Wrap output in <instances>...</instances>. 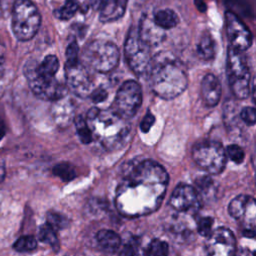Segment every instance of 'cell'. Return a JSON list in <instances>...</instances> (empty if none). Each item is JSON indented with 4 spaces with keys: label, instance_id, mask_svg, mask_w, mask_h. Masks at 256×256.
<instances>
[{
    "label": "cell",
    "instance_id": "6da1fadb",
    "mask_svg": "<svg viewBox=\"0 0 256 256\" xmlns=\"http://www.w3.org/2000/svg\"><path fill=\"white\" fill-rule=\"evenodd\" d=\"M168 179L166 170L153 160L128 163L116 189L118 212L125 217H139L154 212L165 196Z\"/></svg>",
    "mask_w": 256,
    "mask_h": 256
},
{
    "label": "cell",
    "instance_id": "f6af8a7d",
    "mask_svg": "<svg viewBox=\"0 0 256 256\" xmlns=\"http://www.w3.org/2000/svg\"><path fill=\"white\" fill-rule=\"evenodd\" d=\"M4 135H5V124H4V121L0 118V140L3 138Z\"/></svg>",
    "mask_w": 256,
    "mask_h": 256
},
{
    "label": "cell",
    "instance_id": "7402d4cb",
    "mask_svg": "<svg viewBox=\"0 0 256 256\" xmlns=\"http://www.w3.org/2000/svg\"><path fill=\"white\" fill-rule=\"evenodd\" d=\"M152 17L155 24L163 30L172 29L178 24V16L171 9L159 10Z\"/></svg>",
    "mask_w": 256,
    "mask_h": 256
},
{
    "label": "cell",
    "instance_id": "d4e9b609",
    "mask_svg": "<svg viewBox=\"0 0 256 256\" xmlns=\"http://www.w3.org/2000/svg\"><path fill=\"white\" fill-rule=\"evenodd\" d=\"M74 123H75L76 132L80 141L83 144L91 143L93 141V136L85 118H83L82 116H76L74 118Z\"/></svg>",
    "mask_w": 256,
    "mask_h": 256
},
{
    "label": "cell",
    "instance_id": "3957f363",
    "mask_svg": "<svg viewBox=\"0 0 256 256\" xmlns=\"http://www.w3.org/2000/svg\"><path fill=\"white\" fill-rule=\"evenodd\" d=\"M148 73L151 90L162 99H174L187 88L188 77L185 68L171 56L158 55L152 60Z\"/></svg>",
    "mask_w": 256,
    "mask_h": 256
},
{
    "label": "cell",
    "instance_id": "52a82bcc",
    "mask_svg": "<svg viewBox=\"0 0 256 256\" xmlns=\"http://www.w3.org/2000/svg\"><path fill=\"white\" fill-rule=\"evenodd\" d=\"M226 153L222 144L215 140H204L192 148L194 162L209 174H219L226 165Z\"/></svg>",
    "mask_w": 256,
    "mask_h": 256
},
{
    "label": "cell",
    "instance_id": "30bf717a",
    "mask_svg": "<svg viewBox=\"0 0 256 256\" xmlns=\"http://www.w3.org/2000/svg\"><path fill=\"white\" fill-rule=\"evenodd\" d=\"M141 104V86L134 80H127L118 89L111 109L122 118L128 120L138 112Z\"/></svg>",
    "mask_w": 256,
    "mask_h": 256
},
{
    "label": "cell",
    "instance_id": "4316f807",
    "mask_svg": "<svg viewBox=\"0 0 256 256\" xmlns=\"http://www.w3.org/2000/svg\"><path fill=\"white\" fill-rule=\"evenodd\" d=\"M53 174L65 182L71 181L76 177V171L74 167L67 162H62L55 165L53 167Z\"/></svg>",
    "mask_w": 256,
    "mask_h": 256
},
{
    "label": "cell",
    "instance_id": "484cf974",
    "mask_svg": "<svg viewBox=\"0 0 256 256\" xmlns=\"http://www.w3.org/2000/svg\"><path fill=\"white\" fill-rule=\"evenodd\" d=\"M78 8L79 3L77 0H66L60 8L54 11V14L60 20H69L75 15Z\"/></svg>",
    "mask_w": 256,
    "mask_h": 256
},
{
    "label": "cell",
    "instance_id": "2e32d148",
    "mask_svg": "<svg viewBox=\"0 0 256 256\" xmlns=\"http://www.w3.org/2000/svg\"><path fill=\"white\" fill-rule=\"evenodd\" d=\"M137 31L141 40L149 47L159 45L166 36L165 31L155 24L153 17L148 16L142 18Z\"/></svg>",
    "mask_w": 256,
    "mask_h": 256
},
{
    "label": "cell",
    "instance_id": "f1b7e54d",
    "mask_svg": "<svg viewBox=\"0 0 256 256\" xmlns=\"http://www.w3.org/2000/svg\"><path fill=\"white\" fill-rule=\"evenodd\" d=\"M147 253L149 256H168V245L163 240L154 239L150 242L147 248Z\"/></svg>",
    "mask_w": 256,
    "mask_h": 256
},
{
    "label": "cell",
    "instance_id": "d6986e66",
    "mask_svg": "<svg viewBox=\"0 0 256 256\" xmlns=\"http://www.w3.org/2000/svg\"><path fill=\"white\" fill-rule=\"evenodd\" d=\"M127 1L128 0H104L100 7V21L109 23L120 19L126 11Z\"/></svg>",
    "mask_w": 256,
    "mask_h": 256
},
{
    "label": "cell",
    "instance_id": "83f0119b",
    "mask_svg": "<svg viewBox=\"0 0 256 256\" xmlns=\"http://www.w3.org/2000/svg\"><path fill=\"white\" fill-rule=\"evenodd\" d=\"M13 247L18 252H29L37 247V240L31 235H24L16 240Z\"/></svg>",
    "mask_w": 256,
    "mask_h": 256
},
{
    "label": "cell",
    "instance_id": "74e56055",
    "mask_svg": "<svg viewBox=\"0 0 256 256\" xmlns=\"http://www.w3.org/2000/svg\"><path fill=\"white\" fill-rule=\"evenodd\" d=\"M136 246L131 243H127L123 246L120 251V256H135L136 254Z\"/></svg>",
    "mask_w": 256,
    "mask_h": 256
},
{
    "label": "cell",
    "instance_id": "e575fe53",
    "mask_svg": "<svg viewBox=\"0 0 256 256\" xmlns=\"http://www.w3.org/2000/svg\"><path fill=\"white\" fill-rule=\"evenodd\" d=\"M195 184L198 190L206 193L213 186V180L209 176H202L196 179Z\"/></svg>",
    "mask_w": 256,
    "mask_h": 256
},
{
    "label": "cell",
    "instance_id": "5bb4252c",
    "mask_svg": "<svg viewBox=\"0 0 256 256\" xmlns=\"http://www.w3.org/2000/svg\"><path fill=\"white\" fill-rule=\"evenodd\" d=\"M169 204L179 212H196L200 206L199 193L188 184H179L172 192Z\"/></svg>",
    "mask_w": 256,
    "mask_h": 256
},
{
    "label": "cell",
    "instance_id": "ac0fdd59",
    "mask_svg": "<svg viewBox=\"0 0 256 256\" xmlns=\"http://www.w3.org/2000/svg\"><path fill=\"white\" fill-rule=\"evenodd\" d=\"M52 115L57 125L61 127L68 126L72 120H74V104L73 102L64 95L63 97L53 101Z\"/></svg>",
    "mask_w": 256,
    "mask_h": 256
},
{
    "label": "cell",
    "instance_id": "8fae6325",
    "mask_svg": "<svg viewBox=\"0 0 256 256\" xmlns=\"http://www.w3.org/2000/svg\"><path fill=\"white\" fill-rule=\"evenodd\" d=\"M65 75L67 87L76 96L87 98L93 91V82L87 67L80 63H66Z\"/></svg>",
    "mask_w": 256,
    "mask_h": 256
},
{
    "label": "cell",
    "instance_id": "7c38bea8",
    "mask_svg": "<svg viewBox=\"0 0 256 256\" xmlns=\"http://www.w3.org/2000/svg\"><path fill=\"white\" fill-rule=\"evenodd\" d=\"M225 26L230 47L244 52L252 44V34L243 21L232 11L225 12Z\"/></svg>",
    "mask_w": 256,
    "mask_h": 256
},
{
    "label": "cell",
    "instance_id": "7bdbcfd3",
    "mask_svg": "<svg viewBox=\"0 0 256 256\" xmlns=\"http://www.w3.org/2000/svg\"><path fill=\"white\" fill-rule=\"evenodd\" d=\"M103 3V0H90V5L93 9H98L101 7Z\"/></svg>",
    "mask_w": 256,
    "mask_h": 256
},
{
    "label": "cell",
    "instance_id": "603a6c76",
    "mask_svg": "<svg viewBox=\"0 0 256 256\" xmlns=\"http://www.w3.org/2000/svg\"><path fill=\"white\" fill-rule=\"evenodd\" d=\"M59 60L55 55H47L41 63H37L36 69L43 76L53 78L58 71Z\"/></svg>",
    "mask_w": 256,
    "mask_h": 256
},
{
    "label": "cell",
    "instance_id": "4fadbf2b",
    "mask_svg": "<svg viewBox=\"0 0 256 256\" xmlns=\"http://www.w3.org/2000/svg\"><path fill=\"white\" fill-rule=\"evenodd\" d=\"M206 251L208 256H235L236 239L225 227H219L207 237Z\"/></svg>",
    "mask_w": 256,
    "mask_h": 256
},
{
    "label": "cell",
    "instance_id": "8992f818",
    "mask_svg": "<svg viewBox=\"0 0 256 256\" xmlns=\"http://www.w3.org/2000/svg\"><path fill=\"white\" fill-rule=\"evenodd\" d=\"M227 76L233 95L245 99L250 93V73L243 52L229 46L227 53Z\"/></svg>",
    "mask_w": 256,
    "mask_h": 256
},
{
    "label": "cell",
    "instance_id": "ba28073f",
    "mask_svg": "<svg viewBox=\"0 0 256 256\" xmlns=\"http://www.w3.org/2000/svg\"><path fill=\"white\" fill-rule=\"evenodd\" d=\"M37 62L29 60L24 65V75L32 92L40 99L55 101L66 95L65 87L55 77L50 78L41 75L36 69Z\"/></svg>",
    "mask_w": 256,
    "mask_h": 256
},
{
    "label": "cell",
    "instance_id": "9c48e42d",
    "mask_svg": "<svg viewBox=\"0 0 256 256\" xmlns=\"http://www.w3.org/2000/svg\"><path fill=\"white\" fill-rule=\"evenodd\" d=\"M124 54L130 69L138 76L147 74L152 64L150 47L138 35L137 29L132 28L126 38Z\"/></svg>",
    "mask_w": 256,
    "mask_h": 256
},
{
    "label": "cell",
    "instance_id": "7a4b0ae2",
    "mask_svg": "<svg viewBox=\"0 0 256 256\" xmlns=\"http://www.w3.org/2000/svg\"><path fill=\"white\" fill-rule=\"evenodd\" d=\"M86 122L91 130L93 140L109 151L122 148L128 141L131 126L111 108H91L87 112Z\"/></svg>",
    "mask_w": 256,
    "mask_h": 256
},
{
    "label": "cell",
    "instance_id": "e0dca14e",
    "mask_svg": "<svg viewBox=\"0 0 256 256\" xmlns=\"http://www.w3.org/2000/svg\"><path fill=\"white\" fill-rule=\"evenodd\" d=\"M222 86L214 74H206L201 82V97L207 107L216 106L221 98Z\"/></svg>",
    "mask_w": 256,
    "mask_h": 256
},
{
    "label": "cell",
    "instance_id": "277c9868",
    "mask_svg": "<svg viewBox=\"0 0 256 256\" xmlns=\"http://www.w3.org/2000/svg\"><path fill=\"white\" fill-rule=\"evenodd\" d=\"M41 25V15L30 0H16L12 9V30L20 41L32 39Z\"/></svg>",
    "mask_w": 256,
    "mask_h": 256
},
{
    "label": "cell",
    "instance_id": "1f68e13d",
    "mask_svg": "<svg viewBox=\"0 0 256 256\" xmlns=\"http://www.w3.org/2000/svg\"><path fill=\"white\" fill-rule=\"evenodd\" d=\"M212 226H213V218L209 216L202 217L198 220V223H197L198 233L201 236L208 237L212 232Z\"/></svg>",
    "mask_w": 256,
    "mask_h": 256
},
{
    "label": "cell",
    "instance_id": "f35d334b",
    "mask_svg": "<svg viewBox=\"0 0 256 256\" xmlns=\"http://www.w3.org/2000/svg\"><path fill=\"white\" fill-rule=\"evenodd\" d=\"M4 52H5V46L0 38V73L2 70V65L4 63Z\"/></svg>",
    "mask_w": 256,
    "mask_h": 256
},
{
    "label": "cell",
    "instance_id": "d6a6232c",
    "mask_svg": "<svg viewBox=\"0 0 256 256\" xmlns=\"http://www.w3.org/2000/svg\"><path fill=\"white\" fill-rule=\"evenodd\" d=\"M241 120L248 126H253L256 120L255 109L253 107H244L240 112Z\"/></svg>",
    "mask_w": 256,
    "mask_h": 256
},
{
    "label": "cell",
    "instance_id": "4dcf8cb0",
    "mask_svg": "<svg viewBox=\"0 0 256 256\" xmlns=\"http://www.w3.org/2000/svg\"><path fill=\"white\" fill-rule=\"evenodd\" d=\"M225 153L236 164L242 163L244 160V157H245V153H244L243 149L239 145H236V144L229 145L227 147Z\"/></svg>",
    "mask_w": 256,
    "mask_h": 256
},
{
    "label": "cell",
    "instance_id": "836d02e7",
    "mask_svg": "<svg viewBox=\"0 0 256 256\" xmlns=\"http://www.w3.org/2000/svg\"><path fill=\"white\" fill-rule=\"evenodd\" d=\"M66 63H76L79 61V48L76 42H72L66 49Z\"/></svg>",
    "mask_w": 256,
    "mask_h": 256
},
{
    "label": "cell",
    "instance_id": "ee69618b",
    "mask_svg": "<svg viewBox=\"0 0 256 256\" xmlns=\"http://www.w3.org/2000/svg\"><path fill=\"white\" fill-rule=\"evenodd\" d=\"M238 256H254L253 252L248 250V249H242L239 253H238Z\"/></svg>",
    "mask_w": 256,
    "mask_h": 256
},
{
    "label": "cell",
    "instance_id": "f546056e",
    "mask_svg": "<svg viewBox=\"0 0 256 256\" xmlns=\"http://www.w3.org/2000/svg\"><path fill=\"white\" fill-rule=\"evenodd\" d=\"M47 224H49L55 230H60L68 226L69 220L58 212L50 211L47 213Z\"/></svg>",
    "mask_w": 256,
    "mask_h": 256
},
{
    "label": "cell",
    "instance_id": "5b68a950",
    "mask_svg": "<svg viewBox=\"0 0 256 256\" xmlns=\"http://www.w3.org/2000/svg\"><path fill=\"white\" fill-rule=\"evenodd\" d=\"M84 65L99 73H107L116 68L119 63L118 47L107 40H94L90 42L82 54Z\"/></svg>",
    "mask_w": 256,
    "mask_h": 256
},
{
    "label": "cell",
    "instance_id": "b9f144b4",
    "mask_svg": "<svg viewBox=\"0 0 256 256\" xmlns=\"http://www.w3.org/2000/svg\"><path fill=\"white\" fill-rule=\"evenodd\" d=\"M243 235L249 238H254L255 236V229H244L243 230Z\"/></svg>",
    "mask_w": 256,
    "mask_h": 256
},
{
    "label": "cell",
    "instance_id": "bcb514c9",
    "mask_svg": "<svg viewBox=\"0 0 256 256\" xmlns=\"http://www.w3.org/2000/svg\"><path fill=\"white\" fill-rule=\"evenodd\" d=\"M0 12H1V5H0Z\"/></svg>",
    "mask_w": 256,
    "mask_h": 256
},
{
    "label": "cell",
    "instance_id": "60d3db41",
    "mask_svg": "<svg viewBox=\"0 0 256 256\" xmlns=\"http://www.w3.org/2000/svg\"><path fill=\"white\" fill-rule=\"evenodd\" d=\"M5 174H6V170H5V164L3 161H0V183L4 180L5 178Z\"/></svg>",
    "mask_w": 256,
    "mask_h": 256
},
{
    "label": "cell",
    "instance_id": "d590c367",
    "mask_svg": "<svg viewBox=\"0 0 256 256\" xmlns=\"http://www.w3.org/2000/svg\"><path fill=\"white\" fill-rule=\"evenodd\" d=\"M154 122H155V116L150 111H147L146 115L143 117V119L140 122L141 131L143 133L149 132V130L152 127V125L154 124Z\"/></svg>",
    "mask_w": 256,
    "mask_h": 256
},
{
    "label": "cell",
    "instance_id": "8d00e7d4",
    "mask_svg": "<svg viewBox=\"0 0 256 256\" xmlns=\"http://www.w3.org/2000/svg\"><path fill=\"white\" fill-rule=\"evenodd\" d=\"M89 97L92 99L93 102L100 103V102L105 101V99L107 98V92H106V90L104 88L99 87V88L93 89V91L91 92Z\"/></svg>",
    "mask_w": 256,
    "mask_h": 256
},
{
    "label": "cell",
    "instance_id": "ffe728a7",
    "mask_svg": "<svg viewBox=\"0 0 256 256\" xmlns=\"http://www.w3.org/2000/svg\"><path fill=\"white\" fill-rule=\"evenodd\" d=\"M96 240L99 246L106 252L113 253L116 252L121 243V239L117 233L112 230L104 229L100 230L96 235Z\"/></svg>",
    "mask_w": 256,
    "mask_h": 256
},
{
    "label": "cell",
    "instance_id": "cb8c5ba5",
    "mask_svg": "<svg viewBox=\"0 0 256 256\" xmlns=\"http://www.w3.org/2000/svg\"><path fill=\"white\" fill-rule=\"evenodd\" d=\"M38 237L41 242H44V243L50 245L55 250H58L59 242H58V238L56 235V230L53 229L49 224L46 223L40 227Z\"/></svg>",
    "mask_w": 256,
    "mask_h": 256
},
{
    "label": "cell",
    "instance_id": "ab89813d",
    "mask_svg": "<svg viewBox=\"0 0 256 256\" xmlns=\"http://www.w3.org/2000/svg\"><path fill=\"white\" fill-rule=\"evenodd\" d=\"M194 2H195V5H196V7L198 8L199 11L204 12L206 10V4H205L204 0H194Z\"/></svg>",
    "mask_w": 256,
    "mask_h": 256
},
{
    "label": "cell",
    "instance_id": "9a60e30c",
    "mask_svg": "<svg viewBox=\"0 0 256 256\" xmlns=\"http://www.w3.org/2000/svg\"><path fill=\"white\" fill-rule=\"evenodd\" d=\"M229 214L246 225L245 229H254L256 209L254 198L248 195H239L229 204Z\"/></svg>",
    "mask_w": 256,
    "mask_h": 256
},
{
    "label": "cell",
    "instance_id": "44dd1931",
    "mask_svg": "<svg viewBox=\"0 0 256 256\" xmlns=\"http://www.w3.org/2000/svg\"><path fill=\"white\" fill-rule=\"evenodd\" d=\"M216 53V45L213 37L210 33H204L199 43L197 44V54L198 56L205 61H210L215 57Z\"/></svg>",
    "mask_w": 256,
    "mask_h": 256
}]
</instances>
